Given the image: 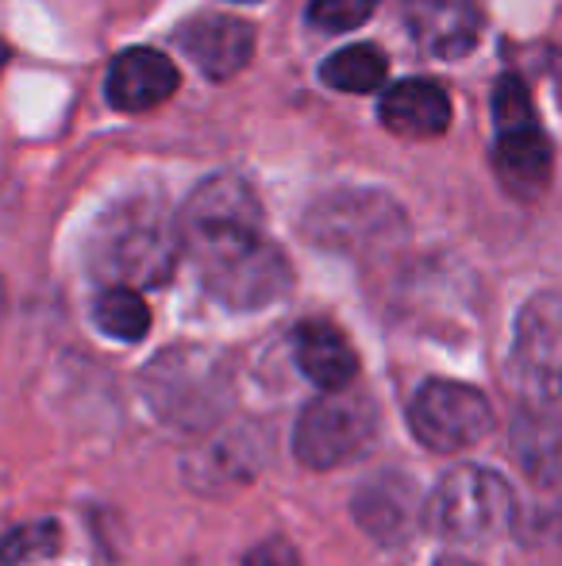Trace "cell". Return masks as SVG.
I'll return each instance as SVG.
<instances>
[{"mask_svg": "<svg viewBox=\"0 0 562 566\" xmlns=\"http://www.w3.org/2000/svg\"><path fill=\"white\" fill-rule=\"evenodd\" d=\"M178 239L220 305L247 313L289 293V259L266 235L258 197L232 174H216L193 189L178 220Z\"/></svg>", "mask_w": 562, "mask_h": 566, "instance_id": "cell-1", "label": "cell"}, {"mask_svg": "<svg viewBox=\"0 0 562 566\" xmlns=\"http://www.w3.org/2000/svg\"><path fill=\"white\" fill-rule=\"evenodd\" d=\"M178 254V220L166 212V201L158 197L124 201L100 224L97 266L105 277H113V285H124V290L170 282Z\"/></svg>", "mask_w": 562, "mask_h": 566, "instance_id": "cell-2", "label": "cell"}, {"mask_svg": "<svg viewBox=\"0 0 562 566\" xmlns=\"http://www.w3.org/2000/svg\"><path fill=\"white\" fill-rule=\"evenodd\" d=\"M424 521L447 544L481 547L509 536L517 521V497L501 474L486 467H458L435 485Z\"/></svg>", "mask_w": 562, "mask_h": 566, "instance_id": "cell-3", "label": "cell"}, {"mask_svg": "<svg viewBox=\"0 0 562 566\" xmlns=\"http://www.w3.org/2000/svg\"><path fill=\"white\" fill-rule=\"evenodd\" d=\"M147 401L158 420L173 428H209L220 420L227 405V381L220 374L216 358L201 355V350H173V355L158 358L147 370Z\"/></svg>", "mask_w": 562, "mask_h": 566, "instance_id": "cell-4", "label": "cell"}, {"mask_svg": "<svg viewBox=\"0 0 562 566\" xmlns=\"http://www.w3.org/2000/svg\"><path fill=\"white\" fill-rule=\"evenodd\" d=\"M497 116V170L520 197H536L551 181V139L536 119L528 85L517 74H505L494 93Z\"/></svg>", "mask_w": 562, "mask_h": 566, "instance_id": "cell-5", "label": "cell"}, {"mask_svg": "<svg viewBox=\"0 0 562 566\" xmlns=\"http://www.w3.org/2000/svg\"><path fill=\"white\" fill-rule=\"evenodd\" d=\"M378 424L374 401L367 394H320L297 420L293 451L308 470H331L339 462L354 459L370 443Z\"/></svg>", "mask_w": 562, "mask_h": 566, "instance_id": "cell-6", "label": "cell"}, {"mask_svg": "<svg viewBox=\"0 0 562 566\" xmlns=\"http://www.w3.org/2000/svg\"><path fill=\"white\" fill-rule=\"evenodd\" d=\"M409 424H413L416 440L427 451L455 454L466 448H478L494 432V405L474 386L435 378L421 386V394L413 397Z\"/></svg>", "mask_w": 562, "mask_h": 566, "instance_id": "cell-7", "label": "cell"}, {"mask_svg": "<svg viewBox=\"0 0 562 566\" xmlns=\"http://www.w3.org/2000/svg\"><path fill=\"white\" fill-rule=\"evenodd\" d=\"M559 355H562V321L559 297L540 293L532 305L520 313L517 347H512V366L528 394L524 409H551L559 401Z\"/></svg>", "mask_w": 562, "mask_h": 566, "instance_id": "cell-8", "label": "cell"}, {"mask_svg": "<svg viewBox=\"0 0 562 566\" xmlns=\"http://www.w3.org/2000/svg\"><path fill=\"white\" fill-rule=\"evenodd\" d=\"M178 46L212 82L235 77L255 54V28L235 15H197L178 28Z\"/></svg>", "mask_w": 562, "mask_h": 566, "instance_id": "cell-9", "label": "cell"}, {"mask_svg": "<svg viewBox=\"0 0 562 566\" xmlns=\"http://www.w3.org/2000/svg\"><path fill=\"white\" fill-rule=\"evenodd\" d=\"M178 90V66L162 51L150 46H131L120 51L108 66V105L120 113H150Z\"/></svg>", "mask_w": 562, "mask_h": 566, "instance_id": "cell-10", "label": "cell"}, {"mask_svg": "<svg viewBox=\"0 0 562 566\" xmlns=\"http://www.w3.org/2000/svg\"><path fill=\"white\" fill-rule=\"evenodd\" d=\"M405 15L416 43L435 59H458L481 35L478 0H405Z\"/></svg>", "mask_w": 562, "mask_h": 566, "instance_id": "cell-11", "label": "cell"}, {"mask_svg": "<svg viewBox=\"0 0 562 566\" xmlns=\"http://www.w3.org/2000/svg\"><path fill=\"white\" fill-rule=\"evenodd\" d=\"M382 124L401 139H435L450 124V97L427 77H409L382 93Z\"/></svg>", "mask_w": 562, "mask_h": 566, "instance_id": "cell-12", "label": "cell"}, {"mask_svg": "<svg viewBox=\"0 0 562 566\" xmlns=\"http://www.w3.org/2000/svg\"><path fill=\"white\" fill-rule=\"evenodd\" d=\"M293 355H297L300 374L316 389H324V394H339L359 374V355H354L351 339L336 324H324V321L300 324L297 336H293Z\"/></svg>", "mask_w": 562, "mask_h": 566, "instance_id": "cell-13", "label": "cell"}, {"mask_svg": "<svg viewBox=\"0 0 562 566\" xmlns=\"http://www.w3.org/2000/svg\"><path fill=\"white\" fill-rule=\"evenodd\" d=\"M517 459L524 462L528 478L555 482L559 470V424L551 409H524L517 424Z\"/></svg>", "mask_w": 562, "mask_h": 566, "instance_id": "cell-14", "label": "cell"}, {"mask_svg": "<svg viewBox=\"0 0 562 566\" xmlns=\"http://www.w3.org/2000/svg\"><path fill=\"white\" fill-rule=\"evenodd\" d=\"M385 70H390V62H385V54L378 46L354 43L331 54L320 66V77L324 85H331L339 93H374L385 82Z\"/></svg>", "mask_w": 562, "mask_h": 566, "instance_id": "cell-15", "label": "cell"}, {"mask_svg": "<svg viewBox=\"0 0 562 566\" xmlns=\"http://www.w3.org/2000/svg\"><path fill=\"white\" fill-rule=\"evenodd\" d=\"M93 321L105 336L120 343H136L150 332V308L136 290H124V285H108L105 293L93 305Z\"/></svg>", "mask_w": 562, "mask_h": 566, "instance_id": "cell-16", "label": "cell"}, {"mask_svg": "<svg viewBox=\"0 0 562 566\" xmlns=\"http://www.w3.org/2000/svg\"><path fill=\"white\" fill-rule=\"evenodd\" d=\"M409 501H413V485L393 482V493L385 485H370L359 497V516L374 536H393L390 528V513L397 516V524L405 528L409 524Z\"/></svg>", "mask_w": 562, "mask_h": 566, "instance_id": "cell-17", "label": "cell"}, {"mask_svg": "<svg viewBox=\"0 0 562 566\" xmlns=\"http://www.w3.org/2000/svg\"><path fill=\"white\" fill-rule=\"evenodd\" d=\"M59 552V524H28V528H12L0 539V566H23L35 555Z\"/></svg>", "mask_w": 562, "mask_h": 566, "instance_id": "cell-18", "label": "cell"}, {"mask_svg": "<svg viewBox=\"0 0 562 566\" xmlns=\"http://www.w3.org/2000/svg\"><path fill=\"white\" fill-rule=\"evenodd\" d=\"M378 0H308V20L320 31H354L374 15Z\"/></svg>", "mask_w": 562, "mask_h": 566, "instance_id": "cell-19", "label": "cell"}, {"mask_svg": "<svg viewBox=\"0 0 562 566\" xmlns=\"http://www.w3.org/2000/svg\"><path fill=\"white\" fill-rule=\"evenodd\" d=\"M243 566H300V555H297V547H293L289 539L274 536V539H266V544H258L255 552L247 555V563H243Z\"/></svg>", "mask_w": 562, "mask_h": 566, "instance_id": "cell-20", "label": "cell"}, {"mask_svg": "<svg viewBox=\"0 0 562 566\" xmlns=\"http://www.w3.org/2000/svg\"><path fill=\"white\" fill-rule=\"evenodd\" d=\"M435 566H478V563H470V559H458V555H447V559H439Z\"/></svg>", "mask_w": 562, "mask_h": 566, "instance_id": "cell-21", "label": "cell"}, {"mask_svg": "<svg viewBox=\"0 0 562 566\" xmlns=\"http://www.w3.org/2000/svg\"><path fill=\"white\" fill-rule=\"evenodd\" d=\"M0 324H4V282H0Z\"/></svg>", "mask_w": 562, "mask_h": 566, "instance_id": "cell-22", "label": "cell"}]
</instances>
